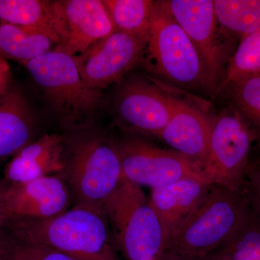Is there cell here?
Returning <instances> with one entry per match:
<instances>
[{
    "label": "cell",
    "mask_w": 260,
    "mask_h": 260,
    "mask_svg": "<svg viewBox=\"0 0 260 260\" xmlns=\"http://www.w3.org/2000/svg\"><path fill=\"white\" fill-rule=\"evenodd\" d=\"M12 73L8 61L0 57V96L12 86Z\"/></svg>",
    "instance_id": "83f0119b"
},
{
    "label": "cell",
    "mask_w": 260,
    "mask_h": 260,
    "mask_svg": "<svg viewBox=\"0 0 260 260\" xmlns=\"http://www.w3.org/2000/svg\"><path fill=\"white\" fill-rule=\"evenodd\" d=\"M257 155L251 152L246 169L244 189L249 200L251 211L260 215V148Z\"/></svg>",
    "instance_id": "484cf974"
},
{
    "label": "cell",
    "mask_w": 260,
    "mask_h": 260,
    "mask_svg": "<svg viewBox=\"0 0 260 260\" xmlns=\"http://www.w3.org/2000/svg\"><path fill=\"white\" fill-rule=\"evenodd\" d=\"M210 260H260V215L251 213Z\"/></svg>",
    "instance_id": "44dd1931"
},
{
    "label": "cell",
    "mask_w": 260,
    "mask_h": 260,
    "mask_svg": "<svg viewBox=\"0 0 260 260\" xmlns=\"http://www.w3.org/2000/svg\"><path fill=\"white\" fill-rule=\"evenodd\" d=\"M175 97L142 78L126 80L116 95V119L121 127L136 134L158 138L170 120Z\"/></svg>",
    "instance_id": "8fae6325"
},
{
    "label": "cell",
    "mask_w": 260,
    "mask_h": 260,
    "mask_svg": "<svg viewBox=\"0 0 260 260\" xmlns=\"http://www.w3.org/2000/svg\"><path fill=\"white\" fill-rule=\"evenodd\" d=\"M251 213L244 189L212 184L199 206L166 244L160 260L205 257L218 249Z\"/></svg>",
    "instance_id": "7a4b0ae2"
},
{
    "label": "cell",
    "mask_w": 260,
    "mask_h": 260,
    "mask_svg": "<svg viewBox=\"0 0 260 260\" xmlns=\"http://www.w3.org/2000/svg\"><path fill=\"white\" fill-rule=\"evenodd\" d=\"M57 44L54 50L75 56L116 31L103 0L52 1Z\"/></svg>",
    "instance_id": "9c48e42d"
},
{
    "label": "cell",
    "mask_w": 260,
    "mask_h": 260,
    "mask_svg": "<svg viewBox=\"0 0 260 260\" xmlns=\"http://www.w3.org/2000/svg\"><path fill=\"white\" fill-rule=\"evenodd\" d=\"M256 75H260V30L241 39L228 63L220 88Z\"/></svg>",
    "instance_id": "603a6c76"
},
{
    "label": "cell",
    "mask_w": 260,
    "mask_h": 260,
    "mask_svg": "<svg viewBox=\"0 0 260 260\" xmlns=\"http://www.w3.org/2000/svg\"><path fill=\"white\" fill-rule=\"evenodd\" d=\"M164 3L199 51L215 85L223 70L225 55L219 43L214 1L170 0Z\"/></svg>",
    "instance_id": "7c38bea8"
},
{
    "label": "cell",
    "mask_w": 260,
    "mask_h": 260,
    "mask_svg": "<svg viewBox=\"0 0 260 260\" xmlns=\"http://www.w3.org/2000/svg\"><path fill=\"white\" fill-rule=\"evenodd\" d=\"M211 185L194 179H184L152 189L149 200L161 224L166 244L199 206Z\"/></svg>",
    "instance_id": "2e32d148"
},
{
    "label": "cell",
    "mask_w": 260,
    "mask_h": 260,
    "mask_svg": "<svg viewBox=\"0 0 260 260\" xmlns=\"http://www.w3.org/2000/svg\"><path fill=\"white\" fill-rule=\"evenodd\" d=\"M254 135L236 107L224 109L213 119L203 171L210 184L239 190L244 189Z\"/></svg>",
    "instance_id": "52a82bcc"
},
{
    "label": "cell",
    "mask_w": 260,
    "mask_h": 260,
    "mask_svg": "<svg viewBox=\"0 0 260 260\" xmlns=\"http://www.w3.org/2000/svg\"><path fill=\"white\" fill-rule=\"evenodd\" d=\"M15 238L8 228L0 229V260H8Z\"/></svg>",
    "instance_id": "4316f807"
},
{
    "label": "cell",
    "mask_w": 260,
    "mask_h": 260,
    "mask_svg": "<svg viewBox=\"0 0 260 260\" xmlns=\"http://www.w3.org/2000/svg\"><path fill=\"white\" fill-rule=\"evenodd\" d=\"M0 23L40 30L57 44L52 1L0 0Z\"/></svg>",
    "instance_id": "d6986e66"
},
{
    "label": "cell",
    "mask_w": 260,
    "mask_h": 260,
    "mask_svg": "<svg viewBox=\"0 0 260 260\" xmlns=\"http://www.w3.org/2000/svg\"><path fill=\"white\" fill-rule=\"evenodd\" d=\"M10 185L5 179H0V229L6 226L10 218L5 205V194Z\"/></svg>",
    "instance_id": "f1b7e54d"
},
{
    "label": "cell",
    "mask_w": 260,
    "mask_h": 260,
    "mask_svg": "<svg viewBox=\"0 0 260 260\" xmlns=\"http://www.w3.org/2000/svg\"><path fill=\"white\" fill-rule=\"evenodd\" d=\"M218 23L227 31L239 36L260 30V0H215Z\"/></svg>",
    "instance_id": "7402d4cb"
},
{
    "label": "cell",
    "mask_w": 260,
    "mask_h": 260,
    "mask_svg": "<svg viewBox=\"0 0 260 260\" xmlns=\"http://www.w3.org/2000/svg\"><path fill=\"white\" fill-rule=\"evenodd\" d=\"M124 179L151 189L194 179L210 184L198 162L174 150L155 146L138 137L114 139Z\"/></svg>",
    "instance_id": "ba28073f"
},
{
    "label": "cell",
    "mask_w": 260,
    "mask_h": 260,
    "mask_svg": "<svg viewBox=\"0 0 260 260\" xmlns=\"http://www.w3.org/2000/svg\"><path fill=\"white\" fill-rule=\"evenodd\" d=\"M118 252L126 260H160L161 224L141 186L124 179L102 205Z\"/></svg>",
    "instance_id": "5b68a950"
},
{
    "label": "cell",
    "mask_w": 260,
    "mask_h": 260,
    "mask_svg": "<svg viewBox=\"0 0 260 260\" xmlns=\"http://www.w3.org/2000/svg\"><path fill=\"white\" fill-rule=\"evenodd\" d=\"M8 260H78L47 246L15 239Z\"/></svg>",
    "instance_id": "d4e9b609"
},
{
    "label": "cell",
    "mask_w": 260,
    "mask_h": 260,
    "mask_svg": "<svg viewBox=\"0 0 260 260\" xmlns=\"http://www.w3.org/2000/svg\"><path fill=\"white\" fill-rule=\"evenodd\" d=\"M184 260H210V258L208 257V256H205V257L194 258V259H184Z\"/></svg>",
    "instance_id": "f546056e"
},
{
    "label": "cell",
    "mask_w": 260,
    "mask_h": 260,
    "mask_svg": "<svg viewBox=\"0 0 260 260\" xmlns=\"http://www.w3.org/2000/svg\"><path fill=\"white\" fill-rule=\"evenodd\" d=\"M232 104L240 113L260 148V75L230 84Z\"/></svg>",
    "instance_id": "cb8c5ba5"
},
{
    "label": "cell",
    "mask_w": 260,
    "mask_h": 260,
    "mask_svg": "<svg viewBox=\"0 0 260 260\" xmlns=\"http://www.w3.org/2000/svg\"><path fill=\"white\" fill-rule=\"evenodd\" d=\"M213 121L198 108L175 98L172 117L158 138L173 150L198 162L203 169Z\"/></svg>",
    "instance_id": "5bb4252c"
},
{
    "label": "cell",
    "mask_w": 260,
    "mask_h": 260,
    "mask_svg": "<svg viewBox=\"0 0 260 260\" xmlns=\"http://www.w3.org/2000/svg\"><path fill=\"white\" fill-rule=\"evenodd\" d=\"M34 116L20 89L11 86L0 96V161L34 141Z\"/></svg>",
    "instance_id": "e0dca14e"
},
{
    "label": "cell",
    "mask_w": 260,
    "mask_h": 260,
    "mask_svg": "<svg viewBox=\"0 0 260 260\" xmlns=\"http://www.w3.org/2000/svg\"><path fill=\"white\" fill-rule=\"evenodd\" d=\"M147 42L146 38L115 31L73 57L85 83L102 90L120 81L142 59Z\"/></svg>",
    "instance_id": "30bf717a"
},
{
    "label": "cell",
    "mask_w": 260,
    "mask_h": 260,
    "mask_svg": "<svg viewBox=\"0 0 260 260\" xmlns=\"http://www.w3.org/2000/svg\"><path fill=\"white\" fill-rule=\"evenodd\" d=\"M73 203L69 186L61 174L23 184H10L5 194V205L10 218H52L69 209Z\"/></svg>",
    "instance_id": "4fadbf2b"
},
{
    "label": "cell",
    "mask_w": 260,
    "mask_h": 260,
    "mask_svg": "<svg viewBox=\"0 0 260 260\" xmlns=\"http://www.w3.org/2000/svg\"><path fill=\"white\" fill-rule=\"evenodd\" d=\"M143 55L149 70L173 83L191 88L214 86L199 51L164 1H154Z\"/></svg>",
    "instance_id": "8992f818"
},
{
    "label": "cell",
    "mask_w": 260,
    "mask_h": 260,
    "mask_svg": "<svg viewBox=\"0 0 260 260\" xmlns=\"http://www.w3.org/2000/svg\"><path fill=\"white\" fill-rule=\"evenodd\" d=\"M23 65L42 89L64 133L93 126L104 93L85 83L73 56L53 49Z\"/></svg>",
    "instance_id": "277c9868"
},
{
    "label": "cell",
    "mask_w": 260,
    "mask_h": 260,
    "mask_svg": "<svg viewBox=\"0 0 260 260\" xmlns=\"http://www.w3.org/2000/svg\"><path fill=\"white\" fill-rule=\"evenodd\" d=\"M15 239L35 243L78 260H121L103 206L74 205L48 219L10 218Z\"/></svg>",
    "instance_id": "6da1fadb"
},
{
    "label": "cell",
    "mask_w": 260,
    "mask_h": 260,
    "mask_svg": "<svg viewBox=\"0 0 260 260\" xmlns=\"http://www.w3.org/2000/svg\"><path fill=\"white\" fill-rule=\"evenodd\" d=\"M116 31L148 39L154 1L103 0Z\"/></svg>",
    "instance_id": "ffe728a7"
},
{
    "label": "cell",
    "mask_w": 260,
    "mask_h": 260,
    "mask_svg": "<svg viewBox=\"0 0 260 260\" xmlns=\"http://www.w3.org/2000/svg\"><path fill=\"white\" fill-rule=\"evenodd\" d=\"M56 44L45 32L0 23V57L22 64L53 50Z\"/></svg>",
    "instance_id": "ac0fdd59"
},
{
    "label": "cell",
    "mask_w": 260,
    "mask_h": 260,
    "mask_svg": "<svg viewBox=\"0 0 260 260\" xmlns=\"http://www.w3.org/2000/svg\"><path fill=\"white\" fill-rule=\"evenodd\" d=\"M64 169V135L44 134L22 148L7 164L5 180L23 184L39 178L61 174Z\"/></svg>",
    "instance_id": "9a60e30c"
},
{
    "label": "cell",
    "mask_w": 260,
    "mask_h": 260,
    "mask_svg": "<svg viewBox=\"0 0 260 260\" xmlns=\"http://www.w3.org/2000/svg\"><path fill=\"white\" fill-rule=\"evenodd\" d=\"M64 169L74 205L102 206L123 180L114 138L91 126L64 133Z\"/></svg>",
    "instance_id": "3957f363"
}]
</instances>
